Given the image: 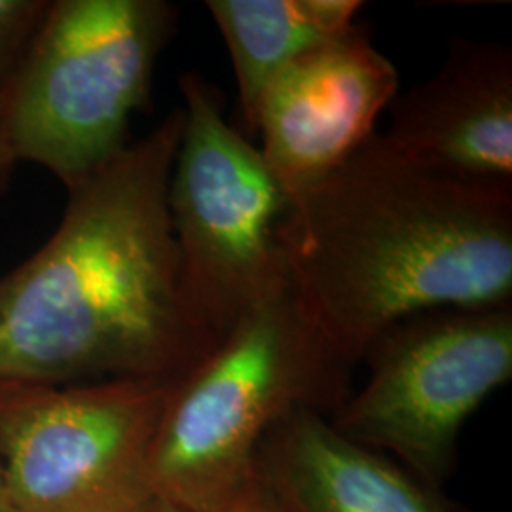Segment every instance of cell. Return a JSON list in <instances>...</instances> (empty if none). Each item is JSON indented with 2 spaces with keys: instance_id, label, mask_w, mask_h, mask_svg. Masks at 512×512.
<instances>
[{
  "instance_id": "6da1fadb",
  "label": "cell",
  "mask_w": 512,
  "mask_h": 512,
  "mask_svg": "<svg viewBox=\"0 0 512 512\" xmlns=\"http://www.w3.org/2000/svg\"><path fill=\"white\" fill-rule=\"evenodd\" d=\"M183 126L177 107L69 188L54 234L0 275V382L177 384L217 348L167 207Z\"/></svg>"
},
{
  "instance_id": "7a4b0ae2",
  "label": "cell",
  "mask_w": 512,
  "mask_h": 512,
  "mask_svg": "<svg viewBox=\"0 0 512 512\" xmlns=\"http://www.w3.org/2000/svg\"><path fill=\"white\" fill-rule=\"evenodd\" d=\"M287 196L289 287L355 366L410 315L512 304V186L412 164L376 133Z\"/></svg>"
},
{
  "instance_id": "3957f363",
  "label": "cell",
  "mask_w": 512,
  "mask_h": 512,
  "mask_svg": "<svg viewBox=\"0 0 512 512\" xmlns=\"http://www.w3.org/2000/svg\"><path fill=\"white\" fill-rule=\"evenodd\" d=\"M355 365L302 310L291 287L243 315L171 385L148 459L156 499L213 512L255 476L262 439L298 410L332 416Z\"/></svg>"
},
{
  "instance_id": "277c9868",
  "label": "cell",
  "mask_w": 512,
  "mask_h": 512,
  "mask_svg": "<svg viewBox=\"0 0 512 512\" xmlns=\"http://www.w3.org/2000/svg\"><path fill=\"white\" fill-rule=\"evenodd\" d=\"M177 19L165 0H50L2 90L18 162L69 190L118 156Z\"/></svg>"
},
{
  "instance_id": "5b68a950",
  "label": "cell",
  "mask_w": 512,
  "mask_h": 512,
  "mask_svg": "<svg viewBox=\"0 0 512 512\" xmlns=\"http://www.w3.org/2000/svg\"><path fill=\"white\" fill-rule=\"evenodd\" d=\"M184 126L167 207L184 293L222 340L243 315L289 287L279 226L289 205L258 147L224 118V95L181 74Z\"/></svg>"
},
{
  "instance_id": "8992f818",
  "label": "cell",
  "mask_w": 512,
  "mask_h": 512,
  "mask_svg": "<svg viewBox=\"0 0 512 512\" xmlns=\"http://www.w3.org/2000/svg\"><path fill=\"white\" fill-rule=\"evenodd\" d=\"M363 361L366 384L330 423L442 488L465 421L512 378V304L410 315L376 336Z\"/></svg>"
},
{
  "instance_id": "52a82bcc",
  "label": "cell",
  "mask_w": 512,
  "mask_h": 512,
  "mask_svg": "<svg viewBox=\"0 0 512 512\" xmlns=\"http://www.w3.org/2000/svg\"><path fill=\"white\" fill-rule=\"evenodd\" d=\"M173 384L0 382V467L14 512H143Z\"/></svg>"
},
{
  "instance_id": "ba28073f",
  "label": "cell",
  "mask_w": 512,
  "mask_h": 512,
  "mask_svg": "<svg viewBox=\"0 0 512 512\" xmlns=\"http://www.w3.org/2000/svg\"><path fill=\"white\" fill-rule=\"evenodd\" d=\"M397 95V67L355 25L296 57L268 84L256 114L258 150L291 194L376 135V120Z\"/></svg>"
},
{
  "instance_id": "9c48e42d",
  "label": "cell",
  "mask_w": 512,
  "mask_h": 512,
  "mask_svg": "<svg viewBox=\"0 0 512 512\" xmlns=\"http://www.w3.org/2000/svg\"><path fill=\"white\" fill-rule=\"evenodd\" d=\"M382 135L404 160L473 183L512 186V50L452 38L439 71L389 105Z\"/></svg>"
},
{
  "instance_id": "30bf717a",
  "label": "cell",
  "mask_w": 512,
  "mask_h": 512,
  "mask_svg": "<svg viewBox=\"0 0 512 512\" xmlns=\"http://www.w3.org/2000/svg\"><path fill=\"white\" fill-rule=\"evenodd\" d=\"M255 476L277 512H463L442 488L298 410L262 439Z\"/></svg>"
},
{
  "instance_id": "8fae6325",
  "label": "cell",
  "mask_w": 512,
  "mask_h": 512,
  "mask_svg": "<svg viewBox=\"0 0 512 512\" xmlns=\"http://www.w3.org/2000/svg\"><path fill=\"white\" fill-rule=\"evenodd\" d=\"M238 80L243 124L256 131L268 84L296 57L344 37L365 8L357 0H207Z\"/></svg>"
},
{
  "instance_id": "7c38bea8",
  "label": "cell",
  "mask_w": 512,
  "mask_h": 512,
  "mask_svg": "<svg viewBox=\"0 0 512 512\" xmlns=\"http://www.w3.org/2000/svg\"><path fill=\"white\" fill-rule=\"evenodd\" d=\"M50 0H0V92L18 69Z\"/></svg>"
},
{
  "instance_id": "4fadbf2b",
  "label": "cell",
  "mask_w": 512,
  "mask_h": 512,
  "mask_svg": "<svg viewBox=\"0 0 512 512\" xmlns=\"http://www.w3.org/2000/svg\"><path fill=\"white\" fill-rule=\"evenodd\" d=\"M213 512H277V509L256 476H253V480L241 492Z\"/></svg>"
},
{
  "instance_id": "5bb4252c",
  "label": "cell",
  "mask_w": 512,
  "mask_h": 512,
  "mask_svg": "<svg viewBox=\"0 0 512 512\" xmlns=\"http://www.w3.org/2000/svg\"><path fill=\"white\" fill-rule=\"evenodd\" d=\"M18 158L14 154V148L8 137L6 129V120H4V107H2V92H0V192L8 186L14 169L18 165Z\"/></svg>"
},
{
  "instance_id": "9a60e30c",
  "label": "cell",
  "mask_w": 512,
  "mask_h": 512,
  "mask_svg": "<svg viewBox=\"0 0 512 512\" xmlns=\"http://www.w3.org/2000/svg\"><path fill=\"white\" fill-rule=\"evenodd\" d=\"M143 512H184L183 509L171 505V503H165L162 499H152L147 505V509Z\"/></svg>"
},
{
  "instance_id": "2e32d148",
  "label": "cell",
  "mask_w": 512,
  "mask_h": 512,
  "mask_svg": "<svg viewBox=\"0 0 512 512\" xmlns=\"http://www.w3.org/2000/svg\"><path fill=\"white\" fill-rule=\"evenodd\" d=\"M0 512H14L10 497H8V490L4 484V475H2V467H0Z\"/></svg>"
}]
</instances>
